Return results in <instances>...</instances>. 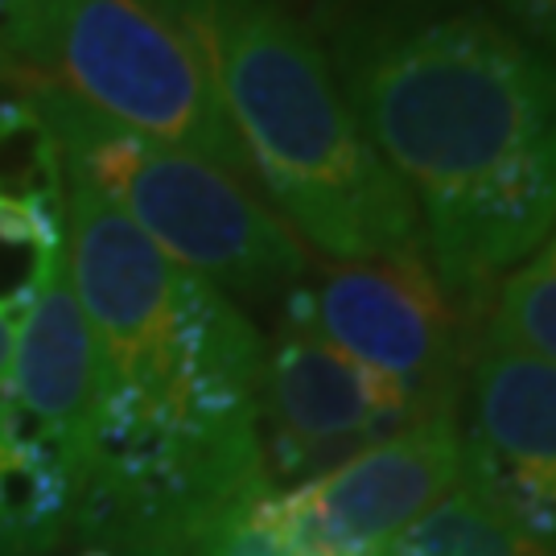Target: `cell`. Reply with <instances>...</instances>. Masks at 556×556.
<instances>
[{"label":"cell","mask_w":556,"mask_h":556,"mask_svg":"<svg viewBox=\"0 0 556 556\" xmlns=\"http://www.w3.org/2000/svg\"><path fill=\"white\" fill-rule=\"evenodd\" d=\"M66 268L100 376L79 536L116 556H186L223 516L273 495L264 342L236 301L71 174Z\"/></svg>","instance_id":"cell-1"},{"label":"cell","mask_w":556,"mask_h":556,"mask_svg":"<svg viewBox=\"0 0 556 556\" xmlns=\"http://www.w3.org/2000/svg\"><path fill=\"white\" fill-rule=\"evenodd\" d=\"M338 91L425 219L441 289L486 326L556 231V59L482 13L383 17L334 46Z\"/></svg>","instance_id":"cell-2"},{"label":"cell","mask_w":556,"mask_h":556,"mask_svg":"<svg viewBox=\"0 0 556 556\" xmlns=\"http://www.w3.org/2000/svg\"><path fill=\"white\" fill-rule=\"evenodd\" d=\"M280 215L330 260L420 252V211L363 132L318 38L277 0L190 29Z\"/></svg>","instance_id":"cell-3"},{"label":"cell","mask_w":556,"mask_h":556,"mask_svg":"<svg viewBox=\"0 0 556 556\" xmlns=\"http://www.w3.org/2000/svg\"><path fill=\"white\" fill-rule=\"evenodd\" d=\"M62 153V169L137 223L178 268L223 298L293 293L309 273L301 243L273 206L211 161L124 132L62 96L54 83L21 91Z\"/></svg>","instance_id":"cell-4"},{"label":"cell","mask_w":556,"mask_h":556,"mask_svg":"<svg viewBox=\"0 0 556 556\" xmlns=\"http://www.w3.org/2000/svg\"><path fill=\"white\" fill-rule=\"evenodd\" d=\"M54 83L124 132L211 161L252 181L202 41L149 0H34L13 96Z\"/></svg>","instance_id":"cell-5"},{"label":"cell","mask_w":556,"mask_h":556,"mask_svg":"<svg viewBox=\"0 0 556 556\" xmlns=\"http://www.w3.org/2000/svg\"><path fill=\"white\" fill-rule=\"evenodd\" d=\"M321 338L392 379L420 417L462 413V383L482 326L457 309L420 252L330 260L318 285L285 293Z\"/></svg>","instance_id":"cell-6"},{"label":"cell","mask_w":556,"mask_h":556,"mask_svg":"<svg viewBox=\"0 0 556 556\" xmlns=\"http://www.w3.org/2000/svg\"><path fill=\"white\" fill-rule=\"evenodd\" d=\"M462 413H429L321 478L260 498L289 556H383L462 478Z\"/></svg>","instance_id":"cell-7"},{"label":"cell","mask_w":556,"mask_h":556,"mask_svg":"<svg viewBox=\"0 0 556 556\" xmlns=\"http://www.w3.org/2000/svg\"><path fill=\"white\" fill-rule=\"evenodd\" d=\"M413 420L420 413L392 379L338 351L285 305L260 376V433L273 475L301 486L396 438Z\"/></svg>","instance_id":"cell-8"},{"label":"cell","mask_w":556,"mask_h":556,"mask_svg":"<svg viewBox=\"0 0 556 556\" xmlns=\"http://www.w3.org/2000/svg\"><path fill=\"white\" fill-rule=\"evenodd\" d=\"M462 475L556 540V367L478 338L462 383Z\"/></svg>","instance_id":"cell-9"},{"label":"cell","mask_w":556,"mask_h":556,"mask_svg":"<svg viewBox=\"0 0 556 556\" xmlns=\"http://www.w3.org/2000/svg\"><path fill=\"white\" fill-rule=\"evenodd\" d=\"M4 400L75 466L83 486L96 450L100 376H96V342L75 298L66 256L59 260V268L41 285L38 301L21 321L13 367L4 379Z\"/></svg>","instance_id":"cell-10"},{"label":"cell","mask_w":556,"mask_h":556,"mask_svg":"<svg viewBox=\"0 0 556 556\" xmlns=\"http://www.w3.org/2000/svg\"><path fill=\"white\" fill-rule=\"evenodd\" d=\"M79 507L75 466L9 408L0 388V556H50L79 536Z\"/></svg>","instance_id":"cell-11"},{"label":"cell","mask_w":556,"mask_h":556,"mask_svg":"<svg viewBox=\"0 0 556 556\" xmlns=\"http://www.w3.org/2000/svg\"><path fill=\"white\" fill-rule=\"evenodd\" d=\"M383 556H556V540L532 532L491 491L462 475Z\"/></svg>","instance_id":"cell-12"},{"label":"cell","mask_w":556,"mask_h":556,"mask_svg":"<svg viewBox=\"0 0 556 556\" xmlns=\"http://www.w3.org/2000/svg\"><path fill=\"white\" fill-rule=\"evenodd\" d=\"M66 256V194L0 190V309L25 318Z\"/></svg>","instance_id":"cell-13"},{"label":"cell","mask_w":556,"mask_h":556,"mask_svg":"<svg viewBox=\"0 0 556 556\" xmlns=\"http://www.w3.org/2000/svg\"><path fill=\"white\" fill-rule=\"evenodd\" d=\"M482 334L556 367V231L498 280Z\"/></svg>","instance_id":"cell-14"},{"label":"cell","mask_w":556,"mask_h":556,"mask_svg":"<svg viewBox=\"0 0 556 556\" xmlns=\"http://www.w3.org/2000/svg\"><path fill=\"white\" fill-rule=\"evenodd\" d=\"M186 556H289L280 548V540L264 528L260 519V503L223 516L215 528H206L199 544Z\"/></svg>","instance_id":"cell-15"},{"label":"cell","mask_w":556,"mask_h":556,"mask_svg":"<svg viewBox=\"0 0 556 556\" xmlns=\"http://www.w3.org/2000/svg\"><path fill=\"white\" fill-rule=\"evenodd\" d=\"M34 0H0V87L13 91L21 75V41Z\"/></svg>","instance_id":"cell-16"},{"label":"cell","mask_w":556,"mask_h":556,"mask_svg":"<svg viewBox=\"0 0 556 556\" xmlns=\"http://www.w3.org/2000/svg\"><path fill=\"white\" fill-rule=\"evenodd\" d=\"M153 9H161L169 21H178L186 29H206L215 21L231 17V13H243L260 0H149Z\"/></svg>","instance_id":"cell-17"},{"label":"cell","mask_w":556,"mask_h":556,"mask_svg":"<svg viewBox=\"0 0 556 556\" xmlns=\"http://www.w3.org/2000/svg\"><path fill=\"white\" fill-rule=\"evenodd\" d=\"M544 54H556V0H495Z\"/></svg>","instance_id":"cell-18"},{"label":"cell","mask_w":556,"mask_h":556,"mask_svg":"<svg viewBox=\"0 0 556 556\" xmlns=\"http://www.w3.org/2000/svg\"><path fill=\"white\" fill-rule=\"evenodd\" d=\"M21 321H25V318L9 314V309H0V388H4V379H9V367H13V351H17Z\"/></svg>","instance_id":"cell-19"},{"label":"cell","mask_w":556,"mask_h":556,"mask_svg":"<svg viewBox=\"0 0 556 556\" xmlns=\"http://www.w3.org/2000/svg\"><path fill=\"white\" fill-rule=\"evenodd\" d=\"M66 556H116V553H108V548H96V544H91V548H79V553H66Z\"/></svg>","instance_id":"cell-20"},{"label":"cell","mask_w":556,"mask_h":556,"mask_svg":"<svg viewBox=\"0 0 556 556\" xmlns=\"http://www.w3.org/2000/svg\"><path fill=\"white\" fill-rule=\"evenodd\" d=\"M425 4H429V0H425Z\"/></svg>","instance_id":"cell-21"}]
</instances>
